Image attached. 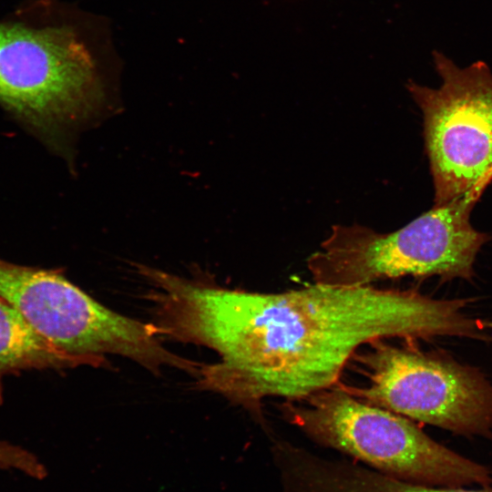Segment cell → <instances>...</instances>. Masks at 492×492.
I'll use <instances>...</instances> for the list:
<instances>
[{"instance_id":"6da1fadb","label":"cell","mask_w":492,"mask_h":492,"mask_svg":"<svg viewBox=\"0 0 492 492\" xmlns=\"http://www.w3.org/2000/svg\"><path fill=\"white\" fill-rule=\"evenodd\" d=\"M159 334L204 345L199 385L259 414L262 401H297L340 383L363 346L390 338L469 337L463 300L413 291L314 282L281 292L220 288L151 269Z\"/></svg>"},{"instance_id":"7a4b0ae2","label":"cell","mask_w":492,"mask_h":492,"mask_svg":"<svg viewBox=\"0 0 492 492\" xmlns=\"http://www.w3.org/2000/svg\"><path fill=\"white\" fill-rule=\"evenodd\" d=\"M118 60L106 18L45 0L25 20L0 21V107L63 153L105 104Z\"/></svg>"},{"instance_id":"3957f363","label":"cell","mask_w":492,"mask_h":492,"mask_svg":"<svg viewBox=\"0 0 492 492\" xmlns=\"http://www.w3.org/2000/svg\"><path fill=\"white\" fill-rule=\"evenodd\" d=\"M490 183L492 175L392 232L357 224L334 225L307 260L313 282L364 286L408 275L469 279L478 251L491 238L472 226L470 215Z\"/></svg>"},{"instance_id":"277c9868","label":"cell","mask_w":492,"mask_h":492,"mask_svg":"<svg viewBox=\"0 0 492 492\" xmlns=\"http://www.w3.org/2000/svg\"><path fill=\"white\" fill-rule=\"evenodd\" d=\"M282 408L313 441L389 476L434 487L491 482L486 466L436 442L407 417L356 398L340 383Z\"/></svg>"},{"instance_id":"5b68a950","label":"cell","mask_w":492,"mask_h":492,"mask_svg":"<svg viewBox=\"0 0 492 492\" xmlns=\"http://www.w3.org/2000/svg\"><path fill=\"white\" fill-rule=\"evenodd\" d=\"M437 88L415 81L406 89L423 114L434 205L447 203L492 175V72L484 61L464 68L438 51Z\"/></svg>"},{"instance_id":"8992f818","label":"cell","mask_w":492,"mask_h":492,"mask_svg":"<svg viewBox=\"0 0 492 492\" xmlns=\"http://www.w3.org/2000/svg\"><path fill=\"white\" fill-rule=\"evenodd\" d=\"M354 357L367 384L342 386L356 398L457 434L492 429V385L471 368L384 341Z\"/></svg>"},{"instance_id":"52a82bcc","label":"cell","mask_w":492,"mask_h":492,"mask_svg":"<svg viewBox=\"0 0 492 492\" xmlns=\"http://www.w3.org/2000/svg\"><path fill=\"white\" fill-rule=\"evenodd\" d=\"M82 364L97 365L56 347L0 297V381L23 371L59 370Z\"/></svg>"},{"instance_id":"ba28073f","label":"cell","mask_w":492,"mask_h":492,"mask_svg":"<svg viewBox=\"0 0 492 492\" xmlns=\"http://www.w3.org/2000/svg\"><path fill=\"white\" fill-rule=\"evenodd\" d=\"M353 492H492V490L426 486L403 480L377 470H369L358 479Z\"/></svg>"},{"instance_id":"9c48e42d","label":"cell","mask_w":492,"mask_h":492,"mask_svg":"<svg viewBox=\"0 0 492 492\" xmlns=\"http://www.w3.org/2000/svg\"><path fill=\"white\" fill-rule=\"evenodd\" d=\"M0 469L18 471L36 479L47 476L38 457L24 447L0 440Z\"/></svg>"}]
</instances>
